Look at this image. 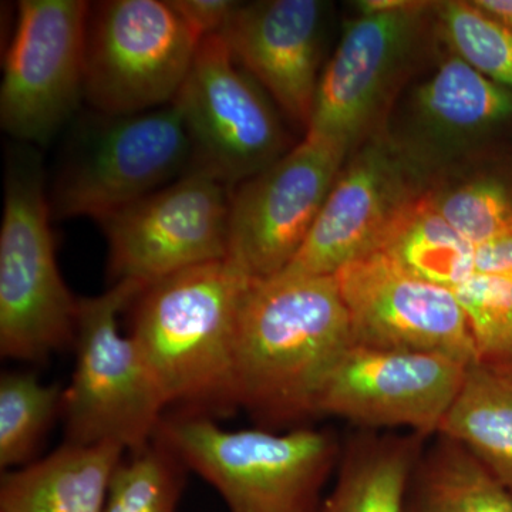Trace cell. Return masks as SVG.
I'll return each mask as SVG.
<instances>
[{"instance_id":"6da1fadb","label":"cell","mask_w":512,"mask_h":512,"mask_svg":"<svg viewBox=\"0 0 512 512\" xmlns=\"http://www.w3.org/2000/svg\"><path fill=\"white\" fill-rule=\"evenodd\" d=\"M352 346L335 275L255 281L239 316L238 406L266 427H301L319 417L320 394Z\"/></svg>"},{"instance_id":"7a4b0ae2","label":"cell","mask_w":512,"mask_h":512,"mask_svg":"<svg viewBox=\"0 0 512 512\" xmlns=\"http://www.w3.org/2000/svg\"><path fill=\"white\" fill-rule=\"evenodd\" d=\"M255 281L224 259L167 276L137 296L130 336L167 407L201 416L238 409L239 316Z\"/></svg>"},{"instance_id":"3957f363","label":"cell","mask_w":512,"mask_h":512,"mask_svg":"<svg viewBox=\"0 0 512 512\" xmlns=\"http://www.w3.org/2000/svg\"><path fill=\"white\" fill-rule=\"evenodd\" d=\"M157 440L212 485L229 512H318L342 454L332 431L227 430L201 414L163 420Z\"/></svg>"},{"instance_id":"277c9868","label":"cell","mask_w":512,"mask_h":512,"mask_svg":"<svg viewBox=\"0 0 512 512\" xmlns=\"http://www.w3.org/2000/svg\"><path fill=\"white\" fill-rule=\"evenodd\" d=\"M39 157H10L0 229V352L42 362L73 345L80 299L64 284L55 254Z\"/></svg>"},{"instance_id":"5b68a950","label":"cell","mask_w":512,"mask_h":512,"mask_svg":"<svg viewBox=\"0 0 512 512\" xmlns=\"http://www.w3.org/2000/svg\"><path fill=\"white\" fill-rule=\"evenodd\" d=\"M146 286L124 281L80 299L76 362L63 392L66 443L119 444L126 451L147 447L157 436L167 404L119 315Z\"/></svg>"},{"instance_id":"8992f818","label":"cell","mask_w":512,"mask_h":512,"mask_svg":"<svg viewBox=\"0 0 512 512\" xmlns=\"http://www.w3.org/2000/svg\"><path fill=\"white\" fill-rule=\"evenodd\" d=\"M50 195L57 220L101 221L192 167V144L177 104L126 116L97 113L79 128Z\"/></svg>"},{"instance_id":"52a82bcc","label":"cell","mask_w":512,"mask_h":512,"mask_svg":"<svg viewBox=\"0 0 512 512\" xmlns=\"http://www.w3.org/2000/svg\"><path fill=\"white\" fill-rule=\"evenodd\" d=\"M201 39L168 0L90 3L84 100L107 116L173 103Z\"/></svg>"},{"instance_id":"ba28073f","label":"cell","mask_w":512,"mask_h":512,"mask_svg":"<svg viewBox=\"0 0 512 512\" xmlns=\"http://www.w3.org/2000/svg\"><path fill=\"white\" fill-rule=\"evenodd\" d=\"M228 184L198 168L99 221L111 284L148 286L229 255Z\"/></svg>"},{"instance_id":"9c48e42d","label":"cell","mask_w":512,"mask_h":512,"mask_svg":"<svg viewBox=\"0 0 512 512\" xmlns=\"http://www.w3.org/2000/svg\"><path fill=\"white\" fill-rule=\"evenodd\" d=\"M192 144V167L229 187L285 156L289 136L265 90L232 57L220 35L201 40L175 97Z\"/></svg>"},{"instance_id":"30bf717a","label":"cell","mask_w":512,"mask_h":512,"mask_svg":"<svg viewBox=\"0 0 512 512\" xmlns=\"http://www.w3.org/2000/svg\"><path fill=\"white\" fill-rule=\"evenodd\" d=\"M436 3L414 2L393 12L359 13L346 23L320 73L306 137L352 150L382 123L394 94L416 62Z\"/></svg>"},{"instance_id":"8fae6325","label":"cell","mask_w":512,"mask_h":512,"mask_svg":"<svg viewBox=\"0 0 512 512\" xmlns=\"http://www.w3.org/2000/svg\"><path fill=\"white\" fill-rule=\"evenodd\" d=\"M90 2L22 0L0 87V124L25 143L46 144L84 99Z\"/></svg>"},{"instance_id":"7c38bea8","label":"cell","mask_w":512,"mask_h":512,"mask_svg":"<svg viewBox=\"0 0 512 512\" xmlns=\"http://www.w3.org/2000/svg\"><path fill=\"white\" fill-rule=\"evenodd\" d=\"M349 148L303 137L232 190L228 259L256 279L275 278L301 251Z\"/></svg>"},{"instance_id":"4fadbf2b","label":"cell","mask_w":512,"mask_h":512,"mask_svg":"<svg viewBox=\"0 0 512 512\" xmlns=\"http://www.w3.org/2000/svg\"><path fill=\"white\" fill-rule=\"evenodd\" d=\"M423 175L386 133L369 138L343 165L305 244L282 274L335 275L379 251L397 218L429 191Z\"/></svg>"},{"instance_id":"5bb4252c","label":"cell","mask_w":512,"mask_h":512,"mask_svg":"<svg viewBox=\"0 0 512 512\" xmlns=\"http://www.w3.org/2000/svg\"><path fill=\"white\" fill-rule=\"evenodd\" d=\"M335 279L352 345L476 362L466 312L451 289L417 278L382 251L343 266Z\"/></svg>"},{"instance_id":"9a60e30c","label":"cell","mask_w":512,"mask_h":512,"mask_svg":"<svg viewBox=\"0 0 512 512\" xmlns=\"http://www.w3.org/2000/svg\"><path fill=\"white\" fill-rule=\"evenodd\" d=\"M441 353L394 352L352 345L320 394L319 416L348 420L363 430L439 433L468 366Z\"/></svg>"},{"instance_id":"2e32d148","label":"cell","mask_w":512,"mask_h":512,"mask_svg":"<svg viewBox=\"0 0 512 512\" xmlns=\"http://www.w3.org/2000/svg\"><path fill=\"white\" fill-rule=\"evenodd\" d=\"M325 10L318 0L239 3L218 33L235 62L305 134L320 79Z\"/></svg>"},{"instance_id":"e0dca14e","label":"cell","mask_w":512,"mask_h":512,"mask_svg":"<svg viewBox=\"0 0 512 512\" xmlns=\"http://www.w3.org/2000/svg\"><path fill=\"white\" fill-rule=\"evenodd\" d=\"M512 120V89L451 53L413 90L403 131L389 136L421 171Z\"/></svg>"},{"instance_id":"ac0fdd59","label":"cell","mask_w":512,"mask_h":512,"mask_svg":"<svg viewBox=\"0 0 512 512\" xmlns=\"http://www.w3.org/2000/svg\"><path fill=\"white\" fill-rule=\"evenodd\" d=\"M124 453L119 444L66 443L36 463L6 471L0 512H103Z\"/></svg>"},{"instance_id":"d6986e66","label":"cell","mask_w":512,"mask_h":512,"mask_svg":"<svg viewBox=\"0 0 512 512\" xmlns=\"http://www.w3.org/2000/svg\"><path fill=\"white\" fill-rule=\"evenodd\" d=\"M427 437L363 430L342 447L336 480L318 512H403Z\"/></svg>"},{"instance_id":"ffe728a7","label":"cell","mask_w":512,"mask_h":512,"mask_svg":"<svg viewBox=\"0 0 512 512\" xmlns=\"http://www.w3.org/2000/svg\"><path fill=\"white\" fill-rule=\"evenodd\" d=\"M403 512H512V491L466 447L437 434L413 468Z\"/></svg>"},{"instance_id":"44dd1931","label":"cell","mask_w":512,"mask_h":512,"mask_svg":"<svg viewBox=\"0 0 512 512\" xmlns=\"http://www.w3.org/2000/svg\"><path fill=\"white\" fill-rule=\"evenodd\" d=\"M437 434L466 447L512 491V373L471 363Z\"/></svg>"},{"instance_id":"7402d4cb","label":"cell","mask_w":512,"mask_h":512,"mask_svg":"<svg viewBox=\"0 0 512 512\" xmlns=\"http://www.w3.org/2000/svg\"><path fill=\"white\" fill-rule=\"evenodd\" d=\"M379 251L417 278L451 291L474 275L476 247L441 217L429 191L397 218Z\"/></svg>"},{"instance_id":"603a6c76","label":"cell","mask_w":512,"mask_h":512,"mask_svg":"<svg viewBox=\"0 0 512 512\" xmlns=\"http://www.w3.org/2000/svg\"><path fill=\"white\" fill-rule=\"evenodd\" d=\"M63 392L32 373H3L0 379V467H23L50 424L62 412Z\"/></svg>"},{"instance_id":"cb8c5ba5","label":"cell","mask_w":512,"mask_h":512,"mask_svg":"<svg viewBox=\"0 0 512 512\" xmlns=\"http://www.w3.org/2000/svg\"><path fill=\"white\" fill-rule=\"evenodd\" d=\"M434 18L451 53L494 83L512 89V30L473 2H436Z\"/></svg>"},{"instance_id":"d4e9b609","label":"cell","mask_w":512,"mask_h":512,"mask_svg":"<svg viewBox=\"0 0 512 512\" xmlns=\"http://www.w3.org/2000/svg\"><path fill=\"white\" fill-rule=\"evenodd\" d=\"M183 467L160 440L133 451L114 471L103 512H177Z\"/></svg>"},{"instance_id":"484cf974","label":"cell","mask_w":512,"mask_h":512,"mask_svg":"<svg viewBox=\"0 0 512 512\" xmlns=\"http://www.w3.org/2000/svg\"><path fill=\"white\" fill-rule=\"evenodd\" d=\"M453 292L467 315L476 363L512 373V279L474 274Z\"/></svg>"},{"instance_id":"4316f807","label":"cell","mask_w":512,"mask_h":512,"mask_svg":"<svg viewBox=\"0 0 512 512\" xmlns=\"http://www.w3.org/2000/svg\"><path fill=\"white\" fill-rule=\"evenodd\" d=\"M429 197L448 225L474 247L512 229V192L497 178L429 190Z\"/></svg>"},{"instance_id":"83f0119b","label":"cell","mask_w":512,"mask_h":512,"mask_svg":"<svg viewBox=\"0 0 512 512\" xmlns=\"http://www.w3.org/2000/svg\"><path fill=\"white\" fill-rule=\"evenodd\" d=\"M175 12L200 39L218 35L239 2L231 0H168Z\"/></svg>"},{"instance_id":"f1b7e54d","label":"cell","mask_w":512,"mask_h":512,"mask_svg":"<svg viewBox=\"0 0 512 512\" xmlns=\"http://www.w3.org/2000/svg\"><path fill=\"white\" fill-rule=\"evenodd\" d=\"M474 274L512 279V229L476 247Z\"/></svg>"},{"instance_id":"f546056e","label":"cell","mask_w":512,"mask_h":512,"mask_svg":"<svg viewBox=\"0 0 512 512\" xmlns=\"http://www.w3.org/2000/svg\"><path fill=\"white\" fill-rule=\"evenodd\" d=\"M474 5L512 30V0H473Z\"/></svg>"}]
</instances>
